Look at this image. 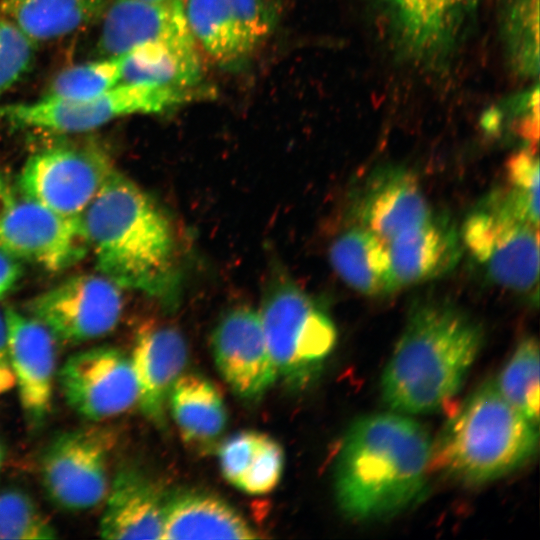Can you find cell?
Returning <instances> with one entry per match:
<instances>
[{
    "label": "cell",
    "mask_w": 540,
    "mask_h": 540,
    "mask_svg": "<svg viewBox=\"0 0 540 540\" xmlns=\"http://www.w3.org/2000/svg\"><path fill=\"white\" fill-rule=\"evenodd\" d=\"M81 218L98 273L165 308L178 305L182 275L175 230L144 190L114 169Z\"/></svg>",
    "instance_id": "1"
},
{
    "label": "cell",
    "mask_w": 540,
    "mask_h": 540,
    "mask_svg": "<svg viewBox=\"0 0 540 540\" xmlns=\"http://www.w3.org/2000/svg\"><path fill=\"white\" fill-rule=\"evenodd\" d=\"M432 444L427 430L401 413L357 419L344 435L334 470L342 513L380 520L415 505L426 490Z\"/></svg>",
    "instance_id": "2"
},
{
    "label": "cell",
    "mask_w": 540,
    "mask_h": 540,
    "mask_svg": "<svg viewBox=\"0 0 540 540\" xmlns=\"http://www.w3.org/2000/svg\"><path fill=\"white\" fill-rule=\"evenodd\" d=\"M484 340L481 325L444 301L414 306L381 377V393L401 414L441 409L461 389Z\"/></svg>",
    "instance_id": "3"
},
{
    "label": "cell",
    "mask_w": 540,
    "mask_h": 540,
    "mask_svg": "<svg viewBox=\"0 0 540 540\" xmlns=\"http://www.w3.org/2000/svg\"><path fill=\"white\" fill-rule=\"evenodd\" d=\"M538 444L539 427L487 380L445 423L432 444L430 468L463 484H483L523 466Z\"/></svg>",
    "instance_id": "4"
},
{
    "label": "cell",
    "mask_w": 540,
    "mask_h": 540,
    "mask_svg": "<svg viewBox=\"0 0 540 540\" xmlns=\"http://www.w3.org/2000/svg\"><path fill=\"white\" fill-rule=\"evenodd\" d=\"M259 314L277 377L292 389L307 387L335 348L332 319L284 274L268 285Z\"/></svg>",
    "instance_id": "5"
},
{
    "label": "cell",
    "mask_w": 540,
    "mask_h": 540,
    "mask_svg": "<svg viewBox=\"0 0 540 540\" xmlns=\"http://www.w3.org/2000/svg\"><path fill=\"white\" fill-rule=\"evenodd\" d=\"M397 60L444 71L465 43L483 0H369Z\"/></svg>",
    "instance_id": "6"
},
{
    "label": "cell",
    "mask_w": 540,
    "mask_h": 540,
    "mask_svg": "<svg viewBox=\"0 0 540 540\" xmlns=\"http://www.w3.org/2000/svg\"><path fill=\"white\" fill-rule=\"evenodd\" d=\"M198 91L146 83H119L89 98L52 99L0 107V117L26 128L55 133H83L134 114L160 113L194 100Z\"/></svg>",
    "instance_id": "7"
},
{
    "label": "cell",
    "mask_w": 540,
    "mask_h": 540,
    "mask_svg": "<svg viewBox=\"0 0 540 540\" xmlns=\"http://www.w3.org/2000/svg\"><path fill=\"white\" fill-rule=\"evenodd\" d=\"M538 227L518 214L499 191L469 213L459 234L493 283L527 293L538 284Z\"/></svg>",
    "instance_id": "8"
},
{
    "label": "cell",
    "mask_w": 540,
    "mask_h": 540,
    "mask_svg": "<svg viewBox=\"0 0 540 540\" xmlns=\"http://www.w3.org/2000/svg\"><path fill=\"white\" fill-rule=\"evenodd\" d=\"M115 435L89 425L62 432L46 446L40 479L49 500L68 512L86 511L103 502L110 488L109 458Z\"/></svg>",
    "instance_id": "9"
},
{
    "label": "cell",
    "mask_w": 540,
    "mask_h": 540,
    "mask_svg": "<svg viewBox=\"0 0 540 540\" xmlns=\"http://www.w3.org/2000/svg\"><path fill=\"white\" fill-rule=\"evenodd\" d=\"M114 169L108 154L92 143L56 145L27 159L18 186L24 198L81 216Z\"/></svg>",
    "instance_id": "10"
},
{
    "label": "cell",
    "mask_w": 540,
    "mask_h": 540,
    "mask_svg": "<svg viewBox=\"0 0 540 540\" xmlns=\"http://www.w3.org/2000/svg\"><path fill=\"white\" fill-rule=\"evenodd\" d=\"M121 289L100 273L77 274L31 298L25 309L56 342L78 345L116 328L123 311Z\"/></svg>",
    "instance_id": "11"
},
{
    "label": "cell",
    "mask_w": 540,
    "mask_h": 540,
    "mask_svg": "<svg viewBox=\"0 0 540 540\" xmlns=\"http://www.w3.org/2000/svg\"><path fill=\"white\" fill-rule=\"evenodd\" d=\"M183 7L197 45L227 69L249 60L277 21L270 0H186Z\"/></svg>",
    "instance_id": "12"
},
{
    "label": "cell",
    "mask_w": 540,
    "mask_h": 540,
    "mask_svg": "<svg viewBox=\"0 0 540 540\" xmlns=\"http://www.w3.org/2000/svg\"><path fill=\"white\" fill-rule=\"evenodd\" d=\"M0 248L50 272L65 271L90 252L81 216L24 197L15 198L0 216Z\"/></svg>",
    "instance_id": "13"
},
{
    "label": "cell",
    "mask_w": 540,
    "mask_h": 540,
    "mask_svg": "<svg viewBox=\"0 0 540 540\" xmlns=\"http://www.w3.org/2000/svg\"><path fill=\"white\" fill-rule=\"evenodd\" d=\"M58 381L67 404L88 420L117 416L138 402L131 358L115 347L72 354L60 368Z\"/></svg>",
    "instance_id": "14"
},
{
    "label": "cell",
    "mask_w": 540,
    "mask_h": 540,
    "mask_svg": "<svg viewBox=\"0 0 540 540\" xmlns=\"http://www.w3.org/2000/svg\"><path fill=\"white\" fill-rule=\"evenodd\" d=\"M211 343L220 375L239 398L259 400L278 378L259 312L249 307L229 311L215 327Z\"/></svg>",
    "instance_id": "15"
},
{
    "label": "cell",
    "mask_w": 540,
    "mask_h": 540,
    "mask_svg": "<svg viewBox=\"0 0 540 540\" xmlns=\"http://www.w3.org/2000/svg\"><path fill=\"white\" fill-rule=\"evenodd\" d=\"M14 386L28 424L41 427L51 411L56 341L38 320L15 308L3 311Z\"/></svg>",
    "instance_id": "16"
},
{
    "label": "cell",
    "mask_w": 540,
    "mask_h": 540,
    "mask_svg": "<svg viewBox=\"0 0 540 540\" xmlns=\"http://www.w3.org/2000/svg\"><path fill=\"white\" fill-rule=\"evenodd\" d=\"M102 19L98 44L106 57L122 55L147 42L198 49L185 17L183 0H113Z\"/></svg>",
    "instance_id": "17"
},
{
    "label": "cell",
    "mask_w": 540,
    "mask_h": 540,
    "mask_svg": "<svg viewBox=\"0 0 540 540\" xmlns=\"http://www.w3.org/2000/svg\"><path fill=\"white\" fill-rule=\"evenodd\" d=\"M187 346L168 325H145L138 331L131 362L138 385V403L148 420L166 424L170 392L187 363Z\"/></svg>",
    "instance_id": "18"
},
{
    "label": "cell",
    "mask_w": 540,
    "mask_h": 540,
    "mask_svg": "<svg viewBox=\"0 0 540 540\" xmlns=\"http://www.w3.org/2000/svg\"><path fill=\"white\" fill-rule=\"evenodd\" d=\"M357 214L361 227L387 243L432 212L416 177L402 167L389 166L367 180Z\"/></svg>",
    "instance_id": "19"
},
{
    "label": "cell",
    "mask_w": 540,
    "mask_h": 540,
    "mask_svg": "<svg viewBox=\"0 0 540 540\" xmlns=\"http://www.w3.org/2000/svg\"><path fill=\"white\" fill-rule=\"evenodd\" d=\"M166 494L143 471L125 467L110 483L99 532L106 539H162Z\"/></svg>",
    "instance_id": "20"
},
{
    "label": "cell",
    "mask_w": 540,
    "mask_h": 540,
    "mask_svg": "<svg viewBox=\"0 0 540 540\" xmlns=\"http://www.w3.org/2000/svg\"><path fill=\"white\" fill-rule=\"evenodd\" d=\"M398 288L450 272L461 256L460 234L447 218L433 214L387 242Z\"/></svg>",
    "instance_id": "21"
},
{
    "label": "cell",
    "mask_w": 540,
    "mask_h": 540,
    "mask_svg": "<svg viewBox=\"0 0 540 540\" xmlns=\"http://www.w3.org/2000/svg\"><path fill=\"white\" fill-rule=\"evenodd\" d=\"M259 534L220 497L195 489L166 494L162 539H255Z\"/></svg>",
    "instance_id": "22"
},
{
    "label": "cell",
    "mask_w": 540,
    "mask_h": 540,
    "mask_svg": "<svg viewBox=\"0 0 540 540\" xmlns=\"http://www.w3.org/2000/svg\"><path fill=\"white\" fill-rule=\"evenodd\" d=\"M168 407L183 441L196 452L212 451L228 420L218 389L200 375L182 374L170 392Z\"/></svg>",
    "instance_id": "23"
},
{
    "label": "cell",
    "mask_w": 540,
    "mask_h": 540,
    "mask_svg": "<svg viewBox=\"0 0 540 540\" xmlns=\"http://www.w3.org/2000/svg\"><path fill=\"white\" fill-rule=\"evenodd\" d=\"M330 261L341 279L367 296H384L398 289L387 243L364 227L341 234L330 248Z\"/></svg>",
    "instance_id": "24"
},
{
    "label": "cell",
    "mask_w": 540,
    "mask_h": 540,
    "mask_svg": "<svg viewBox=\"0 0 540 540\" xmlns=\"http://www.w3.org/2000/svg\"><path fill=\"white\" fill-rule=\"evenodd\" d=\"M108 0H0V14L33 42L55 40L103 16Z\"/></svg>",
    "instance_id": "25"
},
{
    "label": "cell",
    "mask_w": 540,
    "mask_h": 540,
    "mask_svg": "<svg viewBox=\"0 0 540 540\" xmlns=\"http://www.w3.org/2000/svg\"><path fill=\"white\" fill-rule=\"evenodd\" d=\"M122 56L123 83L193 89L202 79L198 49H182L164 43L147 42L133 47Z\"/></svg>",
    "instance_id": "26"
},
{
    "label": "cell",
    "mask_w": 540,
    "mask_h": 540,
    "mask_svg": "<svg viewBox=\"0 0 540 540\" xmlns=\"http://www.w3.org/2000/svg\"><path fill=\"white\" fill-rule=\"evenodd\" d=\"M499 30L509 69L521 79H537L539 0H502Z\"/></svg>",
    "instance_id": "27"
},
{
    "label": "cell",
    "mask_w": 540,
    "mask_h": 540,
    "mask_svg": "<svg viewBox=\"0 0 540 540\" xmlns=\"http://www.w3.org/2000/svg\"><path fill=\"white\" fill-rule=\"evenodd\" d=\"M502 396L528 421L539 427V345L522 339L497 377Z\"/></svg>",
    "instance_id": "28"
},
{
    "label": "cell",
    "mask_w": 540,
    "mask_h": 540,
    "mask_svg": "<svg viewBox=\"0 0 540 540\" xmlns=\"http://www.w3.org/2000/svg\"><path fill=\"white\" fill-rule=\"evenodd\" d=\"M123 56L83 63L62 71L52 81L44 97L83 99L99 95L121 82Z\"/></svg>",
    "instance_id": "29"
},
{
    "label": "cell",
    "mask_w": 540,
    "mask_h": 540,
    "mask_svg": "<svg viewBox=\"0 0 540 540\" xmlns=\"http://www.w3.org/2000/svg\"><path fill=\"white\" fill-rule=\"evenodd\" d=\"M54 538V526L26 492L16 488L0 492V539Z\"/></svg>",
    "instance_id": "30"
},
{
    "label": "cell",
    "mask_w": 540,
    "mask_h": 540,
    "mask_svg": "<svg viewBox=\"0 0 540 540\" xmlns=\"http://www.w3.org/2000/svg\"><path fill=\"white\" fill-rule=\"evenodd\" d=\"M508 187L500 191L523 218L539 226V158L530 145L517 151L506 164Z\"/></svg>",
    "instance_id": "31"
},
{
    "label": "cell",
    "mask_w": 540,
    "mask_h": 540,
    "mask_svg": "<svg viewBox=\"0 0 540 540\" xmlns=\"http://www.w3.org/2000/svg\"><path fill=\"white\" fill-rule=\"evenodd\" d=\"M284 469L281 445L266 434H261L258 446L236 488L250 495H263L278 485Z\"/></svg>",
    "instance_id": "32"
},
{
    "label": "cell",
    "mask_w": 540,
    "mask_h": 540,
    "mask_svg": "<svg viewBox=\"0 0 540 540\" xmlns=\"http://www.w3.org/2000/svg\"><path fill=\"white\" fill-rule=\"evenodd\" d=\"M33 43L13 22L0 14V94L28 72L34 57Z\"/></svg>",
    "instance_id": "33"
},
{
    "label": "cell",
    "mask_w": 540,
    "mask_h": 540,
    "mask_svg": "<svg viewBox=\"0 0 540 540\" xmlns=\"http://www.w3.org/2000/svg\"><path fill=\"white\" fill-rule=\"evenodd\" d=\"M261 437L260 432L243 431L226 439L219 447V464L223 477L235 486L248 468Z\"/></svg>",
    "instance_id": "34"
},
{
    "label": "cell",
    "mask_w": 540,
    "mask_h": 540,
    "mask_svg": "<svg viewBox=\"0 0 540 540\" xmlns=\"http://www.w3.org/2000/svg\"><path fill=\"white\" fill-rule=\"evenodd\" d=\"M22 276V261L0 248V300L16 288Z\"/></svg>",
    "instance_id": "35"
},
{
    "label": "cell",
    "mask_w": 540,
    "mask_h": 540,
    "mask_svg": "<svg viewBox=\"0 0 540 540\" xmlns=\"http://www.w3.org/2000/svg\"><path fill=\"white\" fill-rule=\"evenodd\" d=\"M15 385L10 363L7 327L4 314L0 312V395Z\"/></svg>",
    "instance_id": "36"
},
{
    "label": "cell",
    "mask_w": 540,
    "mask_h": 540,
    "mask_svg": "<svg viewBox=\"0 0 540 540\" xmlns=\"http://www.w3.org/2000/svg\"><path fill=\"white\" fill-rule=\"evenodd\" d=\"M12 189L7 181L0 175V216L14 201Z\"/></svg>",
    "instance_id": "37"
},
{
    "label": "cell",
    "mask_w": 540,
    "mask_h": 540,
    "mask_svg": "<svg viewBox=\"0 0 540 540\" xmlns=\"http://www.w3.org/2000/svg\"><path fill=\"white\" fill-rule=\"evenodd\" d=\"M2 459H3V449H2V446L0 444V467H1Z\"/></svg>",
    "instance_id": "38"
},
{
    "label": "cell",
    "mask_w": 540,
    "mask_h": 540,
    "mask_svg": "<svg viewBox=\"0 0 540 540\" xmlns=\"http://www.w3.org/2000/svg\"><path fill=\"white\" fill-rule=\"evenodd\" d=\"M149 1H165V0H149Z\"/></svg>",
    "instance_id": "39"
}]
</instances>
